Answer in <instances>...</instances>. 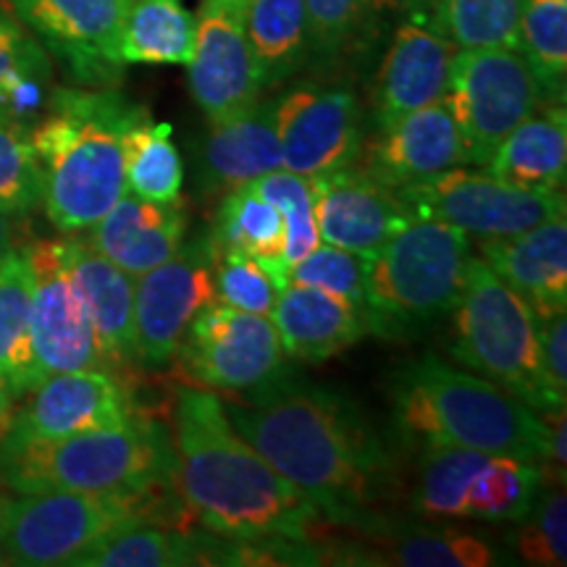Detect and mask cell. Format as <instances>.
Instances as JSON below:
<instances>
[{"mask_svg": "<svg viewBox=\"0 0 567 567\" xmlns=\"http://www.w3.org/2000/svg\"><path fill=\"white\" fill-rule=\"evenodd\" d=\"M224 410L326 520L363 534L386 528L384 509L400 496L402 478L384 439L350 396L284 381L247 402H224Z\"/></svg>", "mask_w": 567, "mask_h": 567, "instance_id": "6da1fadb", "label": "cell"}, {"mask_svg": "<svg viewBox=\"0 0 567 567\" xmlns=\"http://www.w3.org/2000/svg\"><path fill=\"white\" fill-rule=\"evenodd\" d=\"M174 484L213 536L231 542H302L321 509L234 429L224 402L205 389H176Z\"/></svg>", "mask_w": 567, "mask_h": 567, "instance_id": "7a4b0ae2", "label": "cell"}, {"mask_svg": "<svg viewBox=\"0 0 567 567\" xmlns=\"http://www.w3.org/2000/svg\"><path fill=\"white\" fill-rule=\"evenodd\" d=\"M147 109L111 87H61L30 140L42 168V208L63 234L87 231L126 193L124 137Z\"/></svg>", "mask_w": 567, "mask_h": 567, "instance_id": "3957f363", "label": "cell"}, {"mask_svg": "<svg viewBox=\"0 0 567 567\" xmlns=\"http://www.w3.org/2000/svg\"><path fill=\"white\" fill-rule=\"evenodd\" d=\"M394 429L410 444L465 446L538 467L549 460V425L520 396L436 354L405 363L389 386Z\"/></svg>", "mask_w": 567, "mask_h": 567, "instance_id": "277c9868", "label": "cell"}, {"mask_svg": "<svg viewBox=\"0 0 567 567\" xmlns=\"http://www.w3.org/2000/svg\"><path fill=\"white\" fill-rule=\"evenodd\" d=\"M195 520L174 478L130 494L34 492L0 505V551L11 565L59 567L118 530L163 526L187 530Z\"/></svg>", "mask_w": 567, "mask_h": 567, "instance_id": "5b68a950", "label": "cell"}, {"mask_svg": "<svg viewBox=\"0 0 567 567\" xmlns=\"http://www.w3.org/2000/svg\"><path fill=\"white\" fill-rule=\"evenodd\" d=\"M174 463L172 434L137 413L105 429L0 446V486L13 494H130L172 481Z\"/></svg>", "mask_w": 567, "mask_h": 567, "instance_id": "8992f818", "label": "cell"}, {"mask_svg": "<svg viewBox=\"0 0 567 567\" xmlns=\"http://www.w3.org/2000/svg\"><path fill=\"white\" fill-rule=\"evenodd\" d=\"M450 313V352L460 365L520 396L536 413L565 408L544 373L538 316L481 258L467 260L463 292Z\"/></svg>", "mask_w": 567, "mask_h": 567, "instance_id": "52a82bcc", "label": "cell"}, {"mask_svg": "<svg viewBox=\"0 0 567 567\" xmlns=\"http://www.w3.org/2000/svg\"><path fill=\"white\" fill-rule=\"evenodd\" d=\"M471 260V234L413 218L365 258L371 334H410L455 308Z\"/></svg>", "mask_w": 567, "mask_h": 567, "instance_id": "ba28073f", "label": "cell"}, {"mask_svg": "<svg viewBox=\"0 0 567 567\" xmlns=\"http://www.w3.org/2000/svg\"><path fill=\"white\" fill-rule=\"evenodd\" d=\"M444 103L457 124L463 163L486 166L507 134L542 109L544 95L517 48H457Z\"/></svg>", "mask_w": 567, "mask_h": 567, "instance_id": "9c48e42d", "label": "cell"}, {"mask_svg": "<svg viewBox=\"0 0 567 567\" xmlns=\"http://www.w3.org/2000/svg\"><path fill=\"white\" fill-rule=\"evenodd\" d=\"M410 218L457 226L478 239L507 237L565 216L563 189H528L486 172L450 168L425 182L396 189Z\"/></svg>", "mask_w": 567, "mask_h": 567, "instance_id": "30bf717a", "label": "cell"}, {"mask_svg": "<svg viewBox=\"0 0 567 567\" xmlns=\"http://www.w3.org/2000/svg\"><path fill=\"white\" fill-rule=\"evenodd\" d=\"M176 358L195 386L229 394H264L289 379L287 352L271 318L226 305H213L195 318Z\"/></svg>", "mask_w": 567, "mask_h": 567, "instance_id": "8fae6325", "label": "cell"}, {"mask_svg": "<svg viewBox=\"0 0 567 567\" xmlns=\"http://www.w3.org/2000/svg\"><path fill=\"white\" fill-rule=\"evenodd\" d=\"M208 234L184 243L166 264L134 276V363L158 371L172 363L189 326L218 305Z\"/></svg>", "mask_w": 567, "mask_h": 567, "instance_id": "7c38bea8", "label": "cell"}, {"mask_svg": "<svg viewBox=\"0 0 567 567\" xmlns=\"http://www.w3.org/2000/svg\"><path fill=\"white\" fill-rule=\"evenodd\" d=\"M281 166L305 179L354 163L365 142V116L350 87L302 82L274 101Z\"/></svg>", "mask_w": 567, "mask_h": 567, "instance_id": "4fadbf2b", "label": "cell"}, {"mask_svg": "<svg viewBox=\"0 0 567 567\" xmlns=\"http://www.w3.org/2000/svg\"><path fill=\"white\" fill-rule=\"evenodd\" d=\"M6 9L84 87H111L126 63L118 55L132 0H3Z\"/></svg>", "mask_w": 567, "mask_h": 567, "instance_id": "5bb4252c", "label": "cell"}, {"mask_svg": "<svg viewBox=\"0 0 567 567\" xmlns=\"http://www.w3.org/2000/svg\"><path fill=\"white\" fill-rule=\"evenodd\" d=\"M32 266V350L40 379L53 373L105 371L101 344L84 297L63 266L59 239L24 245Z\"/></svg>", "mask_w": 567, "mask_h": 567, "instance_id": "9a60e30c", "label": "cell"}, {"mask_svg": "<svg viewBox=\"0 0 567 567\" xmlns=\"http://www.w3.org/2000/svg\"><path fill=\"white\" fill-rule=\"evenodd\" d=\"M187 66L189 90L208 124L226 122L260 101L266 87L245 34V0H205Z\"/></svg>", "mask_w": 567, "mask_h": 567, "instance_id": "2e32d148", "label": "cell"}, {"mask_svg": "<svg viewBox=\"0 0 567 567\" xmlns=\"http://www.w3.org/2000/svg\"><path fill=\"white\" fill-rule=\"evenodd\" d=\"M21 400L24 405L13 413L0 446L63 439L124 423L137 415L116 375L101 368L45 375Z\"/></svg>", "mask_w": 567, "mask_h": 567, "instance_id": "e0dca14e", "label": "cell"}, {"mask_svg": "<svg viewBox=\"0 0 567 567\" xmlns=\"http://www.w3.org/2000/svg\"><path fill=\"white\" fill-rule=\"evenodd\" d=\"M318 237L326 245L358 255H373L413 218L396 189L368 174L360 163L310 179Z\"/></svg>", "mask_w": 567, "mask_h": 567, "instance_id": "ac0fdd59", "label": "cell"}, {"mask_svg": "<svg viewBox=\"0 0 567 567\" xmlns=\"http://www.w3.org/2000/svg\"><path fill=\"white\" fill-rule=\"evenodd\" d=\"M457 45L431 24L429 13H413L394 32L373 87L375 126H389L425 105L444 101Z\"/></svg>", "mask_w": 567, "mask_h": 567, "instance_id": "d6986e66", "label": "cell"}, {"mask_svg": "<svg viewBox=\"0 0 567 567\" xmlns=\"http://www.w3.org/2000/svg\"><path fill=\"white\" fill-rule=\"evenodd\" d=\"M354 163L386 187L400 189L460 166L463 142L450 109L439 101L381 126L373 140L363 142Z\"/></svg>", "mask_w": 567, "mask_h": 567, "instance_id": "ffe728a7", "label": "cell"}, {"mask_svg": "<svg viewBox=\"0 0 567 567\" xmlns=\"http://www.w3.org/2000/svg\"><path fill=\"white\" fill-rule=\"evenodd\" d=\"M481 260L526 300L538 318L567 313V221L555 216L534 229L478 243Z\"/></svg>", "mask_w": 567, "mask_h": 567, "instance_id": "44dd1931", "label": "cell"}, {"mask_svg": "<svg viewBox=\"0 0 567 567\" xmlns=\"http://www.w3.org/2000/svg\"><path fill=\"white\" fill-rule=\"evenodd\" d=\"M271 323L287 358L321 363L371 334L368 313L344 297L289 281L276 297Z\"/></svg>", "mask_w": 567, "mask_h": 567, "instance_id": "7402d4cb", "label": "cell"}, {"mask_svg": "<svg viewBox=\"0 0 567 567\" xmlns=\"http://www.w3.org/2000/svg\"><path fill=\"white\" fill-rule=\"evenodd\" d=\"M90 229V247L130 276H140L179 252L189 229V210L179 200L153 203L124 193Z\"/></svg>", "mask_w": 567, "mask_h": 567, "instance_id": "603a6c76", "label": "cell"}, {"mask_svg": "<svg viewBox=\"0 0 567 567\" xmlns=\"http://www.w3.org/2000/svg\"><path fill=\"white\" fill-rule=\"evenodd\" d=\"M279 168L284 166L274 101L264 97L237 116L210 124L197 151V182L208 193H229Z\"/></svg>", "mask_w": 567, "mask_h": 567, "instance_id": "cb8c5ba5", "label": "cell"}, {"mask_svg": "<svg viewBox=\"0 0 567 567\" xmlns=\"http://www.w3.org/2000/svg\"><path fill=\"white\" fill-rule=\"evenodd\" d=\"M63 266L87 305L105 371L134 363V276L87 243L59 239Z\"/></svg>", "mask_w": 567, "mask_h": 567, "instance_id": "d4e9b609", "label": "cell"}, {"mask_svg": "<svg viewBox=\"0 0 567 567\" xmlns=\"http://www.w3.org/2000/svg\"><path fill=\"white\" fill-rule=\"evenodd\" d=\"M486 172L528 189H563L567 174V116L563 103L536 109L502 142Z\"/></svg>", "mask_w": 567, "mask_h": 567, "instance_id": "484cf974", "label": "cell"}, {"mask_svg": "<svg viewBox=\"0 0 567 567\" xmlns=\"http://www.w3.org/2000/svg\"><path fill=\"white\" fill-rule=\"evenodd\" d=\"M284 218L276 205L260 197L250 184L229 189L213 216L208 243L216 252H245L258 258L274 279L287 287L289 274L284 266Z\"/></svg>", "mask_w": 567, "mask_h": 567, "instance_id": "4316f807", "label": "cell"}, {"mask_svg": "<svg viewBox=\"0 0 567 567\" xmlns=\"http://www.w3.org/2000/svg\"><path fill=\"white\" fill-rule=\"evenodd\" d=\"M245 34L264 87L287 82L313 55L302 0H245Z\"/></svg>", "mask_w": 567, "mask_h": 567, "instance_id": "83f0119b", "label": "cell"}, {"mask_svg": "<svg viewBox=\"0 0 567 567\" xmlns=\"http://www.w3.org/2000/svg\"><path fill=\"white\" fill-rule=\"evenodd\" d=\"M51 55L42 42L0 3V113L38 122L51 97Z\"/></svg>", "mask_w": 567, "mask_h": 567, "instance_id": "f1b7e54d", "label": "cell"}, {"mask_svg": "<svg viewBox=\"0 0 567 567\" xmlns=\"http://www.w3.org/2000/svg\"><path fill=\"white\" fill-rule=\"evenodd\" d=\"M32 281L24 247H13L0 258V373L19 400L42 381L30 331Z\"/></svg>", "mask_w": 567, "mask_h": 567, "instance_id": "f546056e", "label": "cell"}, {"mask_svg": "<svg viewBox=\"0 0 567 567\" xmlns=\"http://www.w3.org/2000/svg\"><path fill=\"white\" fill-rule=\"evenodd\" d=\"M197 19L179 0H132L118 55L124 63H184L193 59Z\"/></svg>", "mask_w": 567, "mask_h": 567, "instance_id": "4dcf8cb0", "label": "cell"}, {"mask_svg": "<svg viewBox=\"0 0 567 567\" xmlns=\"http://www.w3.org/2000/svg\"><path fill=\"white\" fill-rule=\"evenodd\" d=\"M208 565V544L189 530L134 526L118 530L74 559L71 567H184Z\"/></svg>", "mask_w": 567, "mask_h": 567, "instance_id": "1f68e13d", "label": "cell"}, {"mask_svg": "<svg viewBox=\"0 0 567 567\" xmlns=\"http://www.w3.org/2000/svg\"><path fill=\"white\" fill-rule=\"evenodd\" d=\"M126 193L153 203L179 200L184 163L172 140V126L140 116L124 137Z\"/></svg>", "mask_w": 567, "mask_h": 567, "instance_id": "d6a6232c", "label": "cell"}, {"mask_svg": "<svg viewBox=\"0 0 567 567\" xmlns=\"http://www.w3.org/2000/svg\"><path fill=\"white\" fill-rule=\"evenodd\" d=\"M542 467L509 455H488L467 492V517L488 523L526 520L542 494Z\"/></svg>", "mask_w": 567, "mask_h": 567, "instance_id": "836d02e7", "label": "cell"}, {"mask_svg": "<svg viewBox=\"0 0 567 567\" xmlns=\"http://www.w3.org/2000/svg\"><path fill=\"white\" fill-rule=\"evenodd\" d=\"M517 51L534 71L544 101H565L567 0H523Z\"/></svg>", "mask_w": 567, "mask_h": 567, "instance_id": "e575fe53", "label": "cell"}, {"mask_svg": "<svg viewBox=\"0 0 567 567\" xmlns=\"http://www.w3.org/2000/svg\"><path fill=\"white\" fill-rule=\"evenodd\" d=\"M381 547L368 551L365 563L400 565V567H488L499 563L486 538L465 534V530H408V534L375 536Z\"/></svg>", "mask_w": 567, "mask_h": 567, "instance_id": "d590c367", "label": "cell"}, {"mask_svg": "<svg viewBox=\"0 0 567 567\" xmlns=\"http://www.w3.org/2000/svg\"><path fill=\"white\" fill-rule=\"evenodd\" d=\"M429 19L460 51L517 48L523 0H434Z\"/></svg>", "mask_w": 567, "mask_h": 567, "instance_id": "8d00e7d4", "label": "cell"}, {"mask_svg": "<svg viewBox=\"0 0 567 567\" xmlns=\"http://www.w3.org/2000/svg\"><path fill=\"white\" fill-rule=\"evenodd\" d=\"M488 455L465 446H425L413 505L425 517H467V492Z\"/></svg>", "mask_w": 567, "mask_h": 567, "instance_id": "74e56055", "label": "cell"}, {"mask_svg": "<svg viewBox=\"0 0 567 567\" xmlns=\"http://www.w3.org/2000/svg\"><path fill=\"white\" fill-rule=\"evenodd\" d=\"M250 187L260 197H266L268 203L276 205L284 218V266L287 274L292 271V266L300 264L305 255H310L321 245L316 226V210H313V187L310 179H305L300 174L287 172H271L260 179H255Z\"/></svg>", "mask_w": 567, "mask_h": 567, "instance_id": "f35d334b", "label": "cell"}, {"mask_svg": "<svg viewBox=\"0 0 567 567\" xmlns=\"http://www.w3.org/2000/svg\"><path fill=\"white\" fill-rule=\"evenodd\" d=\"M42 205V168L30 126L0 113V208L27 216Z\"/></svg>", "mask_w": 567, "mask_h": 567, "instance_id": "ab89813d", "label": "cell"}, {"mask_svg": "<svg viewBox=\"0 0 567 567\" xmlns=\"http://www.w3.org/2000/svg\"><path fill=\"white\" fill-rule=\"evenodd\" d=\"M218 305L245 313L271 316L281 284L258 258L245 252H216L210 260Z\"/></svg>", "mask_w": 567, "mask_h": 567, "instance_id": "60d3db41", "label": "cell"}, {"mask_svg": "<svg viewBox=\"0 0 567 567\" xmlns=\"http://www.w3.org/2000/svg\"><path fill=\"white\" fill-rule=\"evenodd\" d=\"M289 281L344 297V300L354 302L368 313L365 255L321 243L313 252L305 255L300 264L292 266ZM368 321H371V318H368Z\"/></svg>", "mask_w": 567, "mask_h": 567, "instance_id": "b9f144b4", "label": "cell"}, {"mask_svg": "<svg viewBox=\"0 0 567 567\" xmlns=\"http://www.w3.org/2000/svg\"><path fill=\"white\" fill-rule=\"evenodd\" d=\"M526 526L513 534L515 551L523 563L538 567L567 565V496L551 488L526 515Z\"/></svg>", "mask_w": 567, "mask_h": 567, "instance_id": "7bdbcfd3", "label": "cell"}, {"mask_svg": "<svg viewBox=\"0 0 567 567\" xmlns=\"http://www.w3.org/2000/svg\"><path fill=\"white\" fill-rule=\"evenodd\" d=\"M308 11L310 42L321 59L344 51V45L363 19L365 0H302Z\"/></svg>", "mask_w": 567, "mask_h": 567, "instance_id": "ee69618b", "label": "cell"}, {"mask_svg": "<svg viewBox=\"0 0 567 567\" xmlns=\"http://www.w3.org/2000/svg\"><path fill=\"white\" fill-rule=\"evenodd\" d=\"M544 373L559 396H567V321L565 313L538 318Z\"/></svg>", "mask_w": 567, "mask_h": 567, "instance_id": "f6af8a7d", "label": "cell"}, {"mask_svg": "<svg viewBox=\"0 0 567 567\" xmlns=\"http://www.w3.org/2000/svg\"><path fill=\"white\" fill-rule=\"evenodd\" d=\"M434 0H365V9L375 13H429Z\"/></svg>", "mask_w": 567, "mask_h": 567, "instance_id": "bcb514c9", "label": "cell"}, {"mask_svg": "<svg viewBox=\"0 0 567 567\" xmlns=\"http://www.w3.org/2000/svg\"><path fill=\"white\" fill-rule=\"evenodd\" d=\"M17 405H19V396L13 394L9 379L0 373V439H3L6 431H9L13 413H17Z\"/></svg>", "mask_w": 567, "mask_h": 567, "instance_id": "7dc6e473", "label": "cell"}, {"mask_svg": "<svg viewBox=\"0 0 567 567\" xmlns=\"http://www.w3.org/2000/svg\"><path fill=\"white\" fill-rule=\"evenodd\" d=\"M13 218H17L13 213L0 208V258L17 247L13 245L17 243V224H13Z\"/></svg>", "mask_w": 567, "mask_h": 567, "instance_id": "c3c4849f", "label": "cell"}]
</instances>
